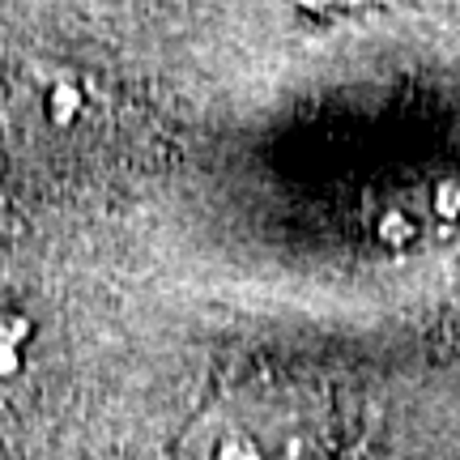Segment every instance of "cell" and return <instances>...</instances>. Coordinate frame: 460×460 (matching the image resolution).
Returning <instances> with one entry per match:
<instances>
[{
  "mask_svg": "<svg viewBox=\"0 0 460 460\" xmlns=\"http://www.w3.org/2000/svg\"><path fill=\"white\" fill-rule=\"evenodd\" d=\"M180 460H273L261 444L256 427L239 410H214L205 413L192 435L183 439Z\"/></svg>",
  "mask_w": 460,
  "mask_h": 460,
  "instance_id": "6da1fadb",
  "label": "cell"
}]
</instances>
